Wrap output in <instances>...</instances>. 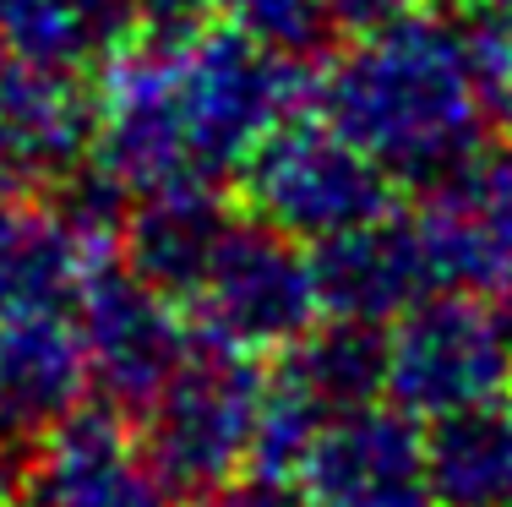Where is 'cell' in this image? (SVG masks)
<instances>
[{"label": "cell", "instance_id": "obj_1", "mask_svg": "<svg viewBox=\"0 0 512 507\" xmlns=\"http://www.w3.org/2000/svg\"><path fill=\"white\" fill-rule=\"evenodd\" d=\"M316 115H327L398 186H436L463 159L491 148V115L480 71L463 50L458 17H414L360 33L316 77Z\"/></svg>", "mask_w": 512, "mask_h": 507}, {"label": "cell", "instance_id": "obj_2", "mask_svg": "<svg viewBox=\"0 0 512 507\" xmlns=\"http://www.w3.org/2000/svg\"><path fill=\"white\" fill-rule=\"evenodd\" d=\"M267 377L273 371L262 366V355L197 338L164 393L137 415L142 442L180 497H202L256 464Z\"/></svg>", "mask_w": 512, "mask_h": 507}, {"label": "cell", "instance_id": "obj_3", "mask_svg": "<svg viewBox=\"0 0 512 507\" xmlns=\"http://www.w3.org/2000/svg\"><path fill=\"white\" fill-rule=\"evenodd\" d=\"M311 93H316V71L306 60L267 50V44L246 39V33L224 28V22L197 50L175 55L180 126H186V142L213 186L240 175V164L284 120L306 115Z\"/></svg>", "mask_w": 512, "mask_h": 507}, {"label": "cell", "instance_id": "obj_4", "mask_svg": "<svg viewBox=\"0 0 512 507\" xmlns=\"http://www.w3.org/2000/svg\"><path fill=\"white\" fill-rule=\"evenodd\" d=\"M240 208L284 235L322 240L393 213L398 180L327 115H295L240 164Z\"/></svg>", "mask_w": 512, "mask_h": 507}, {"label": "cell", "instance_id": "obj_5", "mask_svg": "<svg viewBox=\"0 0 512 507\" xmlns=\"http://www.w3.org/2000/svg\"><path fill=\"white\" fill-rule=\"evenodd\" d=\"M186 311L197 338L278 360L295 338H306L322 322L311 246L240 208L218 257L207 262L202 284L191 289Z\"/></svg>", "mask_w": 512, "mask_h": 507}, {"label": "cell", "instance_id": "obj_6", "mask_svg": "<svg viewBox=\"0 0 512 507\" xmlns=\"http://www.w3.org/2000/svg\"><path fill=\"white\" fill-rule=\"evenodd\" d=\"M512 349L496 300L436 289L387 328V398L414 420H442L507 393Z\"/></svg>", "mask_w": 512, "mask_h": 507}, {"label": "cell", "instance_id": "obj_7", "mask_svg": "<svg viewBox=\"0 0 512 507\" xmlns=\"http://www.w3.org/2000/svg\"><path fill=\"white\" fill-rule=\"evenodd\" d=\"M71 322L82 333L93 393L120 415H142L197 344V328L180 317V300L131 273L126 257H109L93 273Z\"/></svg>", "mask_w": 512, "mask_h": 507}, {"label": "cell", "instance_id": "obj_8", "mask_svg": "<svg viewBox=\"0 0 512 507\" xmlns=\"http://www.w3.org/2000/svg\"><path fill=\"white\" fill-rule=\"evenodd\" d=\"M11 507H180L131 415L82 404L17 458Z\"/></svg>", "mask_w": 512, "mask_h": 507}, {"label": "cell", "instance_id": "obj_9", "mask_svg": "<svg viewBox=\"0 0 512 507\" xmlns=\"http://www.w3.org/2000/svg\"><path fill=\"white\" fill-rule=\"evenodd\" d=\"M316 507H442L431 480L425 420L393 398L333 415L300 464Z\"/></svg>", "mask_w": 512, "mask_h": 507}, {"label": "cell", "instance_id": "obj_10", "mask_svg": "<svg viewBox=\"0 0 512 507\" xmlns=\"http://www.w3.org/2000/svg\"><path fill=\"white\" fill-rule=\"evenodd\" d=\"M414 224L442 289L485 300L512 295V153L480 148L453 175L425 186Z\"/></svg>", "mask_w": 512, "mask_h": 507}, {"label": "cell", "instance_id": "obj_11", "mask_svg": "<svg viewBox=\"0 0 512 507\" xmlns=\"http://www.w3.org/2000/svg\"><path fill=\"white\" fill-rule=\"evenodd\" d=\"M316 289H322V317L376 322L393 328L404 311H414L425 295H436V268L414 213H382V219L344 229V235L311 246Z\"/></svg>", "mask_w": 512, "mask_h": 507}, {"label": "cell", "instance_id": "obj_12", "mask_svg": "<svg viewBox=\"0 0 512 507\" xmlns=\"http://www.w3.org/2000/svg\"><path fill=\"white\" fill-rule=\"evenodd\" d=\"M109 257L55 197H0V317H71Z\"/></svg>", "mask_w": 512, "mask_h": 507}, {"label": "cell", "instance_id": "obj_13", "mask_svg": "<svg viewBox=\"0 0 512 507\" xmlns=\"http://www.w3.org/2000/svg\"><path fill=\"white\" fill-rule=\"evenodd\" d=\"M93 393L71 317H0V442L28 448Z\"/></svg>", "mask_w": 512, "mask_h": 507}, {"label": "cell", "instance_id": "obj_14", "mask_svg": "<svg viewBox=\"0 0 512 507\" xmlns=\"http://www.w3.org/2000/svg\"><path fill=\"white\" fill-rule=\"evenodd\" d=\"M240 219V202H229L218 186H175L131 202L120 257L131 273H142L153 289L186 306L191 289L202 284L207 262L218 257L224 235Z\"/></svg>", "mask_w": 512, "mask_h": 507}, {"label": "cell", "instance_id": "obj_15", "mask_svg": "<svg viewBox=\"0 0 512 507\" xmlns=\"http://www.w3.org/2000/svg\"><path fill=\"white\" fill-rule=\"evenodd\" d=\"M442 507H512V393L425 426Z\"/></svg>", "mask_w": 512, "mask_h": 507}, {"label": "cell", "instance_id": "obj_16", "mask_svg": "<svg viewBox=\"0 0 512 507\" xmlns=\"http://www.w3.org/2000/svg\"><path fill=\"white\" fill-rule=\"evenodd\" d=\"M278 371H289L327 415H349L360 404L387 398V328L322 317L278 355Z\"/></svg>", "mask_w": 512, "mask_h": 507}, {"label": "cell", "instance_id": "obj_17", "mask_svg": "<svg viewBox=\"0 0 512 507\" xmlns=\"http://www.w3.org/2000/svg\"><path fill=\"white\" fill-rule=\"evenodd\" d=\"M0 55L82 71L88 60H99V44L77 0H0Z\"/></svg>", "mask_w": 512, "mask_h": 507}, {"label": "cell", "instance_id": "obj_18", "mask_svg": "<svg viewBox=\"0 0 512 507\" xmlns=\"http://www.w3.org/2000/svg\"><path fill=\"white\" fill-rule=\"evenodd\" d=\"M218 22L289 60H306V66L338 44V22L327 0H218Z\"/></svg>", "mask_w": 512, "mask_h": 507}, {"label": "cell", "instance_id": "obj_19", "mask_svg": "<svg viewBox=\"0 0 512 507\" xmlns=\"http://www.w3.org/2000/svg\"><path fill=\"white\" fill-rule=\"evenodd\" d=\"M218 28V0H137V33L126 50L186 55Z\"/></svg>", "mask_w": 512, "mask_h": 507}, {"label": "cell", "instance_id": "obj_20", "mask_svg": "<svg viewBox=\"0 0 512 507\" xmlns=\"http://www.w3.org/2000/svg\"><path fill=\"white\" fill-rule=\"evenodd\" d=\"M458 33L491 104L507 115L512 110V11H463Z\"/></svg>", "mask_w": 512, "mask_h": 507}, {"label": "cell", "instance_id": "obj_21", "mask_svg": "<svg viewBox=\"0 0 512 507\" xmlns=\"http://www.w3.org/2000/svg\"><path fill=\"white\" fill-rule=\"evenodd\" d=\"M197 507H316L300 475H273V469H246L224 486L202 491Z\"/></svg>", "mask_w": 512, "mask_h": 507}, {"label": "cell", "instance_id": "obj_22", "mask_svg": "<svg viewBox=\"0 0 512 507\" xmlns=\"http://www.w3.org/2000/svg\"><path fill=\"white\" fill-rule=\"evenodd\" d=\"M338 22V39H360V33H382L420 11V0H327Z\"/></svg>", "mask_w": 512, "mask_h": 507}, {"label": "cell", "instance_id": "obj_23", "mask_svg": "<svg viewBox=\"0 0 512 507\" xmlns=\"http://www.w3.org/2000/svg\"><path fill=\"white\" fill-rule=\"evenodd\" d=\"M11 491H17V458H6V442H0V507H11Z\"/></svg>", "mask_w": 512, "mask_h": 507}, {"label": "cell", "instance_id": "obj_24", "mask_svg": "<svg viewBox=\"0 0 512 507\" xmlns=\"http://www.w3.org/2000/svg\"><path fill=\"white\" fill-rule=\"evenodd\" d=\"M458 11H512V0H453Z\"/></svg>", "mask_w": 512, "mask_h": 507}, {"label": "cell", "instance_id": "obj_25", "mask_svg": "<svg viewBox=\"0 0 512 507\" xmlns=\"http://www.w3.org/2000/svg\"><path fill=\"white\" fill-rule=\"evenodd\" d=\"M507 120H512V110H507ZM507 153H512V148H507Z\"/></svg>", "mask_w": 512, "mask_h": 507}]
</instances>
